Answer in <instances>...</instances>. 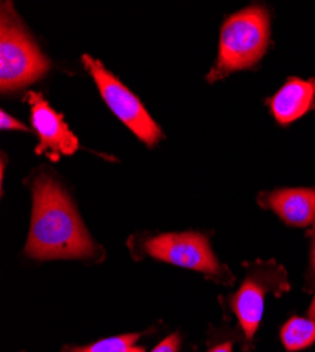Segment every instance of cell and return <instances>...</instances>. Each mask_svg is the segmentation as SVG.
<instances>
[{
  "label": "cell",
  "mask_w": 315,
  "mask_h": 352,
  "mask_svg": "<svg viewBox=\"0 0 315 352\" xmlns=\"http://www.w3.org/2000/svg\"><path fill=\"white\" fill-rule=\"evenodd\" d=\"M32 192L33 214L26 254L34 259L92 256L98 247L60 184L41 173L34 179Z\"/></svg>",
  "instance_id": "obj_1"
},
{
  "label": "cell",
  "mask_w": 315,
  "mask_h": 352,
  "mask_svg": "<svg viewBox=\"0 0 315 352\" xmlns=\"http://www.w3.org/2000/svg\"><path fill=\"white\" fill-rule=\"evenodd\" d=\"M269 41L270 16L265 6L252 5L229 16L221 27L216 64L208 82L256 65L266 54Z\"/></svg>",
  "instance_id": "obj_2"
},
{
  "label": "cell",
  "mask_w": 315,
  "mask_h": 352,
  "mask_svg": "<svg viewBox=\"0 0 315 352\" xmlns=\"http://www.w3.org/2000/svg\"><path fill=\"white\" fill-rule=\"evenodd\" d=\"M0 25V89L8 94L43 78L50 63L26 33L10 3L2 6Z\"/></svg>",
  "instance_id": "obj_3"
},
{
  "label": "cell",
  "mask_w": 315,
  "mask_h": 352,
  "mask_svg": "<svg viewBox=\"0 0 315 352\" xmlns=\"http://www.w3.org/2000/svg\"><path fill=\"white\" fill-rule=\"evenodd\" d=\"M82 63L92 75L108 107L116 114L118 119L146 145L157 144L161 137L160 127L139 98L91 55L85 54Z\"/></svg>",
  "instance_id": "obj_4"
},
{
  "label": "cell",
  "mask_w": 315,
  "mask_h": 352,
  "mask_svg": "<svg viewBox=\"0 0 315 352\" xmlns=\"http://www.w3.org/2000/svg\"><path fill=\"white\" fill-rule=\"evenodd\" d=\"M145 251L173 265L199 271L212 278L225 276L208 240L199 232H167L145 243Z\"/></svg>",
  "instance_id": "obj_5"
},
{
  "label": "cell",
  "mask_w": 315,
  "mask_h": 352,
  "mask_svg": "<svg viewBox=\"0 0 315 352\" xmlns=\"http://www.w3.org/2000/svg\"><path fill=\"white\" fill-rule=\"evenodd\" d=\"M27 102L30 104L33 127L40 140L36 153L47 155L51 161L72 155L78 150L79 142L63 116L57 113L40 94H27Z\"/></svg>",
  "instance_id": "obj_6"
},
{
  "label": "cell",
  "mask_w": 315,
  "mask_h": 352,
  "mask_svg": "<svg viewBox=\"0 0 315 352\" xmlns=\"http://www.w3.org/2000/svg\"><path fill=\"white\" fill-rule=\"evenodd\" d=\"M267 106L281 126H289L315 107V78H289L267 100Z\"/></svg>",
  "instance_id": "obj_7"
},
{
  "label": "cell",
  "mask_w": 315,
  "mask_h": 352,
  "mask_svg": "<svg viewBox=\"0 0 315 352\" xmlns=\"http://www.w3.org/2000/svg\"><path fill=\"white\" fill-rule=\"evenodd\" d=\"M261 203L287 224L305 227L315 221V189H277L263 193Z\"/></svg>",
  "instance_id": "obj_8"
},
{
  "label": "cell",
  "mask_w": 315,
  "mask_h": 352,
  "mask_svg": "<svg viewBox=\"0 0 315 352\" xmlns=\"http://www.w3.org/2000/svg\"><path fill=\"white\" fill-rule=\"evenodd\" d=\"M266 283L259 278H247L232 299V307L239 318L246 338H252L261 324L265 306Z\"/></svg>",
  "instance_id": "obj_9"
},
{
  "label": "cell",
  "mask_w": 315,
  "mask_h": 352,
  "mask_svg": "<svg viewBox=\"0 0 315 352\" xmlns=\"http://www.w3.org/2000/svg\"><path fill=\"white\" fill-rule=\"evenodd\" d=\"M281 340L289 351H298L311 345L315 341V321L301 317L289 320L281 330Z\"/></svg>",
  "instance_id": "obj_10"
},
{
  "label": "cell",
  "mask_w": 315,
  "mask_h": 352,
  "mask_svg": "<svg viewBox=\"0 0 315 352\" xmlns=\"http://www.w3.org/2000/svg\"><path fill=\"white\" fill-rule=\"evenodd\" d=\"M139 334H126L113 338H106L88 346H65L63 352H128L137 341Z\"/></svg>",
  "instance_id": "obj_11"
},
{
  "label": "cell",
  "mask_w": 315,
  "mask_h": 352,
  "mask_svg": "<svg viewBox=\"0 0 315 352\" xmlns=\"http://www.w3.org/2000/svg\"><path fill=\"white\" fill-rule=\"evenodd\" d=\"M0 129L2 130H20V131L28 130L23 123L16 120L13 116L8 114L6 111L0 113Z\"/></svg>",
  "instance_id": "obj_12"
},
{
  "label": "cell",
  "mask_w": 315,
  "mask_h": 352,
  "mask_svg": "<svg viewBox=\"0 0 315 352\" xmlns=\"http://www.w3.org/2000/svg\"><path fill=\"white\" fill-rule=\"evenodd\" d=\"M180 346V337L177 334H173L163 340L154 349L153 352H177Z\"/></svg>",
  "instance_id": "obj_13"
},
{
  "label": "cell",
  "mask_w": 315,
  "mask_h": 352,
  "mask_svg": "<svg viewBox=\"0 0 315 352\" xmlns=\"http://www.w3.org/2000/svg\"><path fill=\"white\" fill-rule=\"evenodd\" d=\"M311 267L315 274V221H314V230H312V248H311Z\"/></svg>",
  "instance_id": "obj_14"
},
{
  "label": "cell",
  "mask_w": 315,
  "mask_h": 352,
  "mask_svg": "<svg viewBox=\"0 0 315 352\" xmlns=\"http://www.w3.org/2000/svg\"><path fill=\"white\" fill-rule=\"evenodd\" d=\"M210 352H232V344L231 342H225L222 345L215 346L212 351Z\"/></svg>",
  "instance_id": "obj_15"
},
{
  "label": "cell",
  "mask_w": 315,
  "mask_h": 352,
  "mask_svg": "<svg viewBox=\"0 0 315 352\" xmlns=\"http://www.w3.org/2000/svg\"><path fill=\"white\" fill-rule=\"evenodd\" d=\"M308 314H309V318L315 321V296H314V300H312V303H311V306H309Z\"/></svg>",
  "instance_id": "obj_16"
},
{
  "label": "cell",
  "mask_w": 315,
  "mask_h": 352,
  "mask_svg": "<svg viewBox=\"0 0 315 352\" xmlns=\"http://www.w3.org/2000/svg\"><path fill=\"white\" fill-rule=\"evenodd\" d=\"M128 352H145V349L140 348V346H130V348L128 349Z\"/></svg>",
  "instance_id": "obj_17"
}]
</instances>
